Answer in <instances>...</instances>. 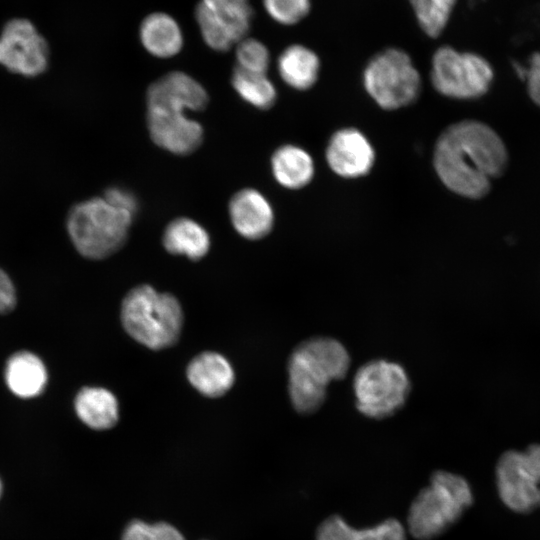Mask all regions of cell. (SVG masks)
<instances>
[{"label":"cell","mask_w":540,"mask_h":540,"mask_svg":"<svg viewBox=\"0 0 540 540\" xmlns=\"http://www.w3.org/2000/svg\"><path fill=\"white\" fill-rule=\"evenodd\" d=\"M430 78L438 93L449 98L470 100L489 91L494 70L480 54L460 52L445 45L433 54Z\"/></svg>","instance_id":"cell-8"},{"label":"cell","mask_w":540,"mask_h":540,"mask_svg":"<svg viewBox=\"0 0 540 540\" xmlns=\"http://www.w3.org/2000/svg\"><path fill=\"white\" fill-rule=\"evenodd\" d=\"M271 167L276 181L288 189L303 188L314 175L311 156L304 149L290 144L273 153Z\"/></svg>","instance_id":"cell-22"},{"label":"cell","mask_w":540,"mask_h":540,"mask_svg":"<svg viewBox=\"0 0 540 540\" xmlns=\"http://www.w3.org/2000/svg\"><path fill=\"white\" fill-rule=\"evenodd\" d=\"M140 40L144 48L159 58L179 53L183 36L178 23L170 15L156 12L145 17L140 25Z\"/></svg>","instance_id":"cell-19"},{"label":"cell","mask_w":540,"mask_h":540,"mask_svg":"<svg viewBox=\"0 0 540 540\" xmlns=\"http://www.w3.org/2000/svg\"><path fill=\"white\" fill-rule=\"evenodd\" d=\"M48 380L47 369L42 360L28 351L14 353L5 367V382L9 390L20 398L40 395Z\"/></svg>","instance_id":"cell-16"},{"label":"cell","mask_w":540,"mask_h":540,"mask_svg":"<svg viewBox=\"0 0 540 540\" xmlns=\"http://www.w3.org/2000/svg\"><path fill=\"white\" fill-rule=\"evenodd\" d=\"M74 408L79 419L95 430L114 427L119 420L118 401L102 387H84L76 395Z\"/></svg>","instance_id":"cell-18"},{"label":"cell","mask_w":540,"mask_h":540,"mask_svg":"<svg viewBox=\"0 0 540 540\" xmlns=\"http://www.w3.org/2000/svg\"><path fill=\"white\" fill-rule=\"evenodd\" d=\"M522 70L528 95L540 107V52H534L528 60V66Z\"/></svg>","instance_id":"cell-27"},{"label":"cell","mask_w":540,"mask_h":540,"mask_svg":"<svg viewBox=\"0 0 540 540\" xmlns=\"http://www.w3.org/2000/svg\"><path fill=\"white\" fill-rule=\"evenodd\" d=\"M1 490H2V485H1V481H0V495H1Z\"/></svg>","instance_id":"cell-32"},{"label":"cell","mask_w":540,"mask_h":540,"mask_svg":"<svg viewBox=\"0 0 540 540\" xmlns=\"http://www.w3.org/2000/svg\"><path fill=\"white\" fill-rule=\"evenodd\" d=\"M422 31L437 38L446 28L457 0H409Z\"/></svg>","instance_id":"cell-24"},{"label":"cell","mask_w":540,"mask_h":540,"mask_svg":"<svg viewBox=\"0 0 540 540\" xmlns=\"http://www.w3.org/2000/svg\"><path fill=\"white\" fill-rule=\"evenodd\" d=\"M253 10L249 0H200L195 18L205 43L227 51L248 33Z\"/></svg>","instance_id":"cell-10"},{"label":"cell","mask_w":540,"mask_h":540,"mask_svg":"<svg viewBox=\"0 0 540 540\" xmlns=\"http://www.w3.org/2000/svg\"><path fill=\"white\" fill-rule=\"evenodd\" d=\"M350 355L338 340L316 336L299 343L288 359V392L294 409L307 415L324 403L330 382L346 376Z\"/></svg>","instance_id":"cell-2"},{"label":"cell","mask_w":540,"mask_h":540,"mask_svg":"<svg viewBox=\"0 0 540 540\" xmlns=\"http://www.w3.org/2000/svg\"><path fill=\"white\" fill-rule=\"evenodd\" d=\"M147 127L152 141L159 147L177 155L194 152L202 143L203 128L188 118L189 108L182 102L163 98L147 97Z\"/></svg>","instance_id":"cell-9"},{"label":"cell","mask_w":540,"mask_h":540,"mask_svg":"<svg viewBox=\"0 0 540 540\" xmlns=\"http://www.w3.org/2000/svg\"><path fill=\"white\" fill-rule=\"evenodd\" d=\"M165 249L175 255H185L191 260L204 257L210 248V236L193 219L180 217L172 220L162 237Z\"/></svg>","instance_id":"cell-20"},{"label":"cell","mask_w":540,"mask_h":540,"mask_svg":"<svg viewBox=\"0 0 540 540\" xmlns=\"http://www.w3.org/2000/svg\"><path fill=\"white\" fill-rule=\"evenodd\" d=\"M406 529L395 518H388L370 527L357 529L340 515L325 518L316 530V540H407Z\"/></svg>","instance_id":"cell-17"},{"label":"cell","mask_w":540,"mask_h":540,"mask_svg":"<svg viewBox=\"0 0 540 540\" xmlns=\"http://www.w3.org/2000/svg\"><path fill=\"white\" fill-rule=\"evenodd\" d=\"M433 163L442 183L469 199H481L492 180L502 176L509 163L500 135L478 120H463L447 127L437 139Z\"/></svg>","instance_id":"cell-1"},{"label":"cell","mask_w":540,"mask_h":540,"mask_svg":"<svg viewBox=\"0 0 540 540\" xmlns=\"http://www.w3.org/2000/svg\"><path fill=\"white\" fill-rule=\"evenodd\" d=\"M411 382L406 370L385 359L371 360L354 375L355 406L364 416L385 419L398 412L408 399Z\"/></svg>","instance_id":"cell-6"},{"label":"cell","mask_w":540,"mask_h":540,"mask_svg":"<svg viewBox=\"0 0 540 540\" xmlns=\"http://www.w3.org/2000/svg\"><path fill=\"white\" fill-rule=\"evenodd\" d=\"M229 215L235 230L250 240L267 236L273 228V209L256 189L244 188L236 192L229 202Z\"/></svg>","instance_id":"cell-14"},{"label":"cell","mask_w":540,"mask_h":540,"mask_svg":"<svg viewBox=\"0 0 540 540\" xmlns=\"http://www.w3.org/2000/svg\"><path fill=\"white\" fill-rule=\"evenodd\" d=\"M46 40L26 19H13L0 34V65L24 77H36L48 68Z\"/></svg>","instance_id":"cell-11"},{"label":"cell","mask_w":540,"mask_h":540,"mask_svg":"<svg viewBox=\"0 0 540 540\" xmlns=\"http://www.w3.org/2000/svg\"><path fill=\"white\" fill-rule=\"evenodd\" d=\"M496 483L499 497L509 509L527 513L540 507V482L526 469L521 452L509 450L501 455Z\"/></svg>","instance_id":"cell-12"},{"label":"cell","mask_w":540,"mask_h":540,"mask_svg":"<svg viewBox=\"0 0 540 540\" xmlns=\"http://www.w3.org/2000/svg\"><path fill=\"white\" fill-rule=\"evenodd\" d=\"M132 219V214L114 207L103 197H93L70 208L66 230L79 254L100 260L125 244Z\"/></svg>","instance_id":"cell-5"},{"label":"cell","mask_w":540,"mask_h":540,"mask_svg":"<svg viewBox=\"0 0 540 540\" xmlns=\"http://www.w3.org/2000/svg\"><path fill=\"white\" fill-rule=\"evenodd\" d=\"M103 198L114 207L127 211L133 216L138 210L136 196L126 188L112 186L105 190Z\"/></svg>","instance_id":"cell-28"},{"label":"cell","mask_w":540,"mask_h":540,"mask_svg":"<svg viewBox=\"0 0 540 540\" xmlns=\"http://www.w3.org/2000/svg\"><path fill=\"white\" fill-rule=\"evenodd\" d=\"M370 97L383 109L395 110L413 103L421 91V78L410 56L399 48L375 54L363 72Z\"/></svg>","instance_id":"cell-7"},{"label":"cell","mask_w":540,"mask_h":540,"mask_svg":"<svg viewBox=\"0 0 540 540\" xmlns=\"http://www.w3.org/2000/svg\"><path fill=\"white\" fill-rule=\"evenodd\" d=\"M191 385L207 397L224 395L234 383V371L229 361L219 353L206 351L195 356L187 366Z\"/></svg>","instance_id":"cell-15"},{"label":"cell","mask_w":540,"mask_h":540,"mask_svg":"<svg viewBox=\"0 0 540 540\" xmlns=\"http://www.w3.org/2000/svg\"><path fill=\"white\" fill-rule=\"evenodd\" d=\"M151 531L154 540H185L179 530L166 522L151 524Z\"/></svg>","instance_id":"cell-31"},{"label":"cell","mask_w":540,"mask_h":540,"mask_svg":"<svg viewBox=\"0 0 540 540\" xmlns=\"http://www.w3.org/2000/svg\"><path fill=\"white\" fill-rule=\"evenodd\" d=\"M473 501L472 489L464 477L436 470L429 485L410 504L407 530L416 540H433L457 523Z\"/></svg>","instance_id":"cell-3"},{"label":"cell","mask_w":540,"mask_h":540,"mask_svg":"<svg viewBox=\"0 0 540 540\" xmlns=\"http://www.w3.org/2000/svg\"><path fill=\"white\" fill-rule=\"evenodd\" d=\"M231 83L244 101L258 109H269L276 101V89L263 73L249 72L236 66Z\"/></svg>","instance_id":"cell-23"},{"label":"cell","mask_w":540,"mask_h":540,"mask_svg":"<svg viewBox=\"0 0 540 540\" xmlns=\"http://www.w3.org/2000/svg\"><path fill=\"white\" fill-rule=\"evenodd\" d=\"M122 325L135 341L152 350L174 345L181 334L183 311L178 299L149 285L131 289L121 304Z\"/></svg>","instance_id":"cell-4"},{"label":"cell","mask_w":540,"mask_h":540,"mask_svg":"<svg viewBox=\"0 0 540 540\" xmlns=\"http://www.w3.org/2000/svg\"><path fill=\"white\" fill-rule=\"evenodd\" d=\"M122 540H154L151 524L141 520L131 521L123 532Z\"/></svg>","instance_id":"cell-30"},{"label":"cell","mask_w":540,"mask_h":540,"mask_svg":"<svg viewBox=\"0 0 540 540\" xmlns=\"http://www.w3.org/2000/svg\"><path fill=\"white\" fill-rule=\"evenodd\" d=\"M237 67L255 73L265 74L270 63V55L266 46L260 41L247 38L237 43Z\"/></svg>","instance_id":"cell-25"},{"label":"cell","mask_w":540,"mask_h":540,"mask_svg":"<svg viewBox=\"0 0 540 540\" xmlns=\"http://www.w3.org/2000/svg\"><path fill=\"white\" fill-rule=\"evenodd\" d=\"M326 160L334 173L343 178H358L369 173L375 152L365 135L355 128H343L330 138Z\"/></svg>","instance_id":"cell-13"},{"label":"cell","mask_w":540,"mask_h":540,"mask_svg":"<svg viewBox=\"0 0 540 540\" xmlns=\"http://www.w3.org/2000/svg\"><path fill=\"white\" fill-rule=\"evenodd\" d=\"M16 292L8 274L0 268V314H6L15 308Z\"/></svg>","instance_id":"cell-29"},{"label":"cell","mask_w":540,"mask_h":540,"mask_svg":"<svg viewBox=\"0 0 540 540\" xmlns=\"http://www.w3.org/2000/svg\"><path fill=\"white\" fill-rule=\"evenodd\" d=\"M269 16L282 25H294L311 10V0H263Z\"/></svg>","instance_id":"cell-26"},{"label":"cell","mask_w":540,"mask_h":540,"mask_svg":"<svg viewBox=\"0 0 540 540\" xmlns=\"http://www.w3.org/2000/svg\"><path fill=\"white\" fill-rule=\"evenodd\" d=\"M277 66L281 78L287 85L297 90H307L318 79L320 59L308 47L293 44L282 51Z\"/></svg>","instance_id":"cell-21"}]
</instances>
